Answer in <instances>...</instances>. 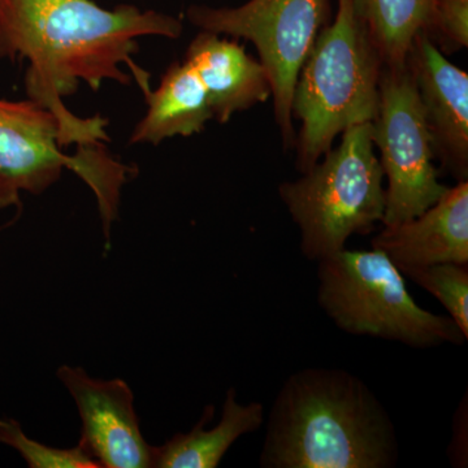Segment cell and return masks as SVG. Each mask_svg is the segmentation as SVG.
Listing matches in <instances>:
<instances>
[{"instance_id":"15","label":"cell","mask_w":468,"mask_h":468,"mask_svg":"<svg viewBox=\"0 0 468 468\" xmlns=\"http://www.w3.org/2000/svg\"><path fill=\"white\" fill-rule=\"evenodd\" d=\"M383 67L408 64L415 37L424 32L435 0H354Z\"/></svg>"},{"instance_id":"10","label":"cell","mask_w":468,"mask_h":468,"mask_svg":"<svg viewBox=\"0 0 468 468\" xmlns=\"http://www.w3.org/2000/svg\"><path fill=\"white\" fill-rule=\"evenodd\" d=\"M409 66L417 84L435 155L460 181L468 177V75L426 32L415 37Z\"/></svg>"},{"instance_id":"12","label":"cell","mask_w":468,"mask_h":468,"mask_svg":"<svg viewBox=\"0 0 468 468\" xmlns=\"http://www.w3.org/2000/svg\"><path fill=\"white\" fill-rule=\"evenodd\" d=\"M185 61L201 79L212 115L221 124L272 95L261 61L254 60L239 43L220 38L218 34L202 30L190 43Z\"/></svg>"},{"instance_id":"9","label":"cell","mask_w":468,"mask_h":468,"mask_svg":"<svg viewBox=\"0 0 468 468\" xmlns=\"http://www.w3.org/2000/svg\"><path fill=\"white\" fill-rule=\"evenodd\" d=\"M58 380L75 399L82 420L80 445L101 468H147L153 446L144 439L134 397L122 378H92L81 367L61 366Z\"/></svg>"},{"instance_id":"17","label":"cell","mask_w":468,"mask_h":468,"mask_svg":"<svg viewBox=\"0 0 468 468\" xmlns=\"http://www.w3.org/2000/svg\"><path fill=\"white\" fill-rule=\"evenodd\" d=\"M0 443L11 446L32 468H101L82 448L58 449L29 439L14 419H0Z\"/></svg>"},{"instance_id":"13","label":"cell","mask_w":468,"mask_h":468,"mask_svg":"<svg viewBox=\"0 0 468 468\" xmlns=\"http://www.w3.org/2000/svg\"><path fill=\"white\" fill-rule=\"evenodd\" d=\"M214 412V406H207L190 432L176 433L165 445L153 446L151 467L217 468L239 437L257 432L266 421L264 406L257 401L241 405L234 388L228 390L220 421L206 430Z\"/></svg>"},{"instance_id":"11","label":"cell","mask_w":468,"mask_h":468,"mask_svg":"<svg viewBox=\"0 0 468 468\" xmlns=\"http://www.w3.org/2000/svg\"><path fill=\"white\" fill-rule=\"evenodd\" d=\"M399 272L440 263L468 264V181L448 187L423 214L384 226L372 239Z\"/></svg>"},{"instance_id":"14","label":"cell","mask_w":468,"mask_h":468,"mask_svg":"<svg viewBox=\"0 0 468 468\" xmlns=\"http://www.w3.org/2000/svg\"><path fill=\"white\" fill-rule=\"evenodd\" d=\"M144 95L147 112L135 126L132 144H159L176 135L190 137L214 119L205 86L187 61L172 64L159 88Z\"/></svg>"},{"instance_id":"3","label":"cell","mask_w":468,"mask_h":468,"mask_svg":"<svg viewBox=\"0 0 468 468\" xmlns=\"http://www.w3.org/2000/svg\"><path fill=\"white\" fill-rule=\"evenodd\" d=\"M383 61L354 0H338L334 23L320 30L292 92V116L301 174L350 126L374 122Z\"/></svg>"},{"instance_id":"7","label":"cell","mask_w":468,"mask_h":468,"mask_svg":"<svg viewBox=\"0 0 468 468\" xmlns=\"http://www.w3.org/2000/svg\"><path fill=\"white\" fill-rule=\"evenodd\" d=\"M328 0H250L236 8L193 5L186 17L205 32L254 43L266 70L273 112L286 150L294 147L292 101L307 55L325 27Z\"/></svg>"},{"instance_id":"18","label":"cell","mask_w":468,"mask_h":468,"mask_svg":"<svg viewBox=\"0 0 468 468\" xmlns=\"http://www.w3.org/2000/svg\"><path fill=\"white\" fill-rule=\"evenodd\" d=\"M427 36L436 38L448 50L468 46V0H435L426 27Z\"/></svg>"},{"instance_id":"5","label":"cell","mask_w":468,"mask_h":468,"mask_svg":"<svg viewBox=\"0 0 468 468\" xmlns=\"http://www.w3.org/2000/svg\"><path fill=\"white\" fill-rule=\"evenodd\" d=\"M318 263L320 307L341 331L417 349L466 343L451 316L419 306L383 251L344 249Z\"/></svg>"},{"instance_id":"6","label":"cell","mask_w":468,"mask_h":468,"mask_svg":"<svg viewBox=\"0 0 468 468\" xmlns=\"http://www.w3.org/2000/svg\"><path fill=\"white\" fill-rule=\"evenodd\" d=\"M64 169L80 176L97 197L104 233L119 214L120 193L135 169L113 159L103 144L68 155L57 117L32 101L0 100V209L21 206V193L41 194Z\"/></svg>"},{"instance_id":"2","label":"cell","mask_w":468,"mask_h":468,"mask_svg":"<svg viewBox=\"0 0 468 468\" xmlns=\"http://www.w3.org/2000/svg\"><path fill=\"white\" fill-rule=\"evenodd\" d=\"M392 418L356 375L303 368L286 378L267 418L263 468H392Z\"/></svg>"},{"instance_id":"16","label":"cell","mask_w":468,"mask_h":468,"mask_svg":"<svg viewBox=\"0 0 468 468\" xmlns=\"http://www.w3.org/2000/svg\"><path fill=\"white\" fill-rule=\"evenodd\" d=\"M402 276L437 298L468 338V264L440 263L410 270Z\"/></svg>"},{"instance_id":"4","label":"cell","mask_w":468,"mask_h":468,"mask_svg":"<svg viewBox=\"0 0 468 468\" xmlns=\"http://www.w3.org/2000/svg\"><path fill=\"white\" fill-rule=\"evenodd\" d=\"M323 156L301 178L279 186L280 198L300 228L302 254L314 261L337 254L353 234L383 223L387 201L372 122L347 128L340 144Z\"/></svg>"},{"instance_id":"1","label":"cell","mask_w":468,"mask_h":468,"mask_svg":"<svg viewBox=\"0 0 468 468\" xmlns=\"http://www.w3.org/2000/svg\"><path fill=\"white\" fill-rule=\"evenodd\" d=\"M180 20L134 5L101 8L92 0H0V58L29 61L24 85L29 101L57 117L61 144L95 146L110 141L109 120L82 119L67 109L64 98L80 82L100 90L103 81L131 84L144 94L150 73L133 60L135 39L159 36L176 39Z\"/></svg>"},{"instance_id":"8","label":"cell","mask_w":468,"mask_h":468,"mask_svg":"<svg viewBox=\"0 0 468 468\" xmlns=\"http://www.w3.org/2000/svg\"><path fill=\"white\" fill-rule=\"evenodd\" d=\"M372 141L388 181L384 226L419 217L448 190L437 177L432 137L409 61L381 70Z\"/></svg>"}]
</instances>
